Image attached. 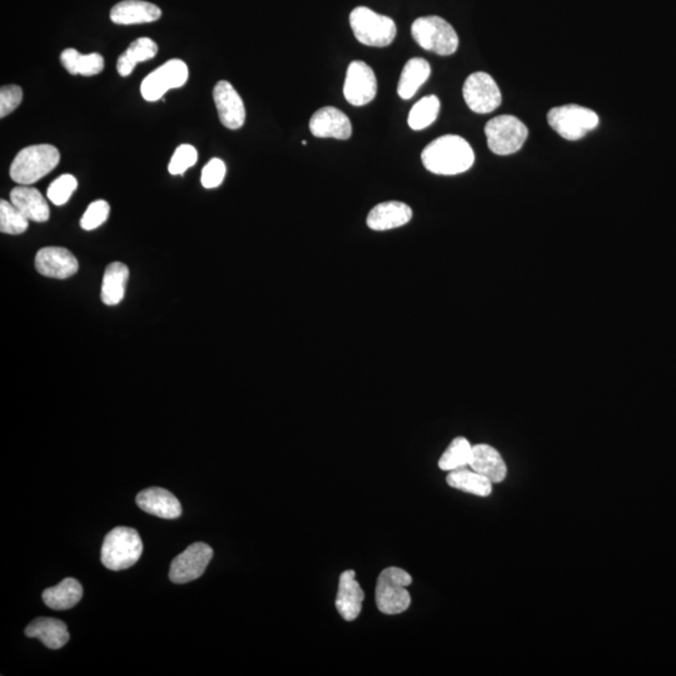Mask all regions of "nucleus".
<instances>
[{
	"label": "nucleus",
	"instance_id": "17",
	"mask_svg": "<svg viewBox=\"0 0 676 676\" xmlns=\"http://www.w3.org/2000/svg\"><path fill=\"white\" fill-rule=\"evenodd\" d=\"M136 501L147 514L167 518V520H173L182 514V507H180L179 498L165 488L150 487L140 491Z\"/></svg>",
	"mask_w": 676,
	"mask_h": 676
},
{
	"label": "nucleus",
	"instance_id": "15",
	"mask_svg": "<svg viewBox=\"0 0 676 676\" xmlns=\"http://www.w3.org/2000/svg\"><path fill=\"white\" fill-rule=\"evenodd\" d=\"M311 133L317 138L346 140L353 135L348 117L334 107H323L310 120Z\"/></svg>",
	"mask_w": 676,
	"mask_h": 676
},
{
	"label": "nucleus",
	"instance_id": "13",
	"mask_svg": "<svg viewBox=\"0 0 676 676\" xmlns=\"http://www.w3.org/2000/svg\"><path fill=\"white\" fill-rule=\"evenodd\" d=\"M36 269L42 276L66 280L78 272L75 254L63 247H45L36 256Z\"/></svg>",
	"mask_w": 676,
	"mask_h": 676
},
{
	"label": "nucleus",
	"instance_id": "31",
	"mask_svg": "<svg viewBox=\"0 0 676 676\" xmlns=\"http://www.w3.org/2000/svg\"><path fill=\"white\" fill-rule=\"evenodd\" d=\"M29 220L20 212L12 202L0 200V230L2 233L16 234L25 233L28 230Z\"/></svg>",
	"mask_w": 676,
	"mask_h": 676
},
{
	"label": "nucleus",
	"instance_id": "4",
	"mask_svg": "<svg viewBox=\"0 0 676 676\" xmlns=\"http://www.w3.org/2000/svg\"><path fill=\"white\" fill-rule=\"evenodd\" d=\"M413 578L407 571L398 568H387L381 572L376 585V605L378 610L386 615H397L406 611L411 605L407 588Z\"/></svg>",
	"mask_w": 676,
	"mask_h": 676
},
{
	"label": "nucleus",
	"instance_id": "6",
	"mask_svg": "<svg viewBox=\"0 0 676 676\" xmlns=\"http://www.w3.org/2000/svg\"><path fill=\"white\" fill-rule=\"evenodd\" d=\"M350 25L358 42L368 46H387L397 35L396 23L367 6H357L350 15Z\"/></svg>",
	"mask_w": 676,
	"mask_h": 676
},
{
	"label": "nucleus",
	"instance_id": "21",
	"mask_svg": "<svg viewBox=\"0 0 676 676\" xmlns=\"http://www.w3.org/2000/svg\"><path fill=\"white\" fill-rule=\"evenodd\" d=\"M10 202L15 204L26 219L35 222H46L50 210L48 203L38 189L28 186L15 187L10 192Z\"/></svg>",
	"mask_w": 676,
	"mask_h": 676
},
{
	"label": "nucleus",
	"instance_id": "18",
	"mask_svg": "<svg viewBox=\"0 0 676 676\" xmlns=\"http://www.w3.org/2000/svg\"><path fill=\"white\" fill-rule=\"evenodd\" d=\"M413 210L406 203L391 200L374 206L367 216V226L374 230L398 229L410 222Z\"/></svg>",
	"mask_w": 676,
	"mask_h": 676
},
{
	"label": "nucleus",
	"instance_id": "19",
	"mask_svg": "<svg viewBox=\"0 0 676 676\" xmlns=\"http://www.w3.org/2000/svg\"><path fill=\"white\" fill-rule=\"evenodd\" d=\"M162 10L143 0H123L110 10V20L119 26L145 25L159 20Z\"/></svg>",
	"mask_w": 676,
	"mask_h": 676
},
{
	"label": "nucleus",
	"instance_id": "9",
	"mask_svg": "<svg viewBox=\"0 0 676 676\" xmlns=\"http://www.w3.org/2000/svg\"><path fill=\"white\" fill-rule=\"evenodd\" d=\"M189 80V67L180 59H170L147 76L140 86L143 98L149 102L162 99L170 89L180 88Z\"/></svg>",
	"mask_w": 676,
	"mask_h": 676
},
{
	"label": "nucleus",
	"instance_id": "25",
	"mask_svg": "<svg viewBox=\"0 0 676 676\" xmlns=\"http://www.w3.org/2000/svg\"><path fill=\"white\" fill-rule=\"evenodd\" d=\"M83 598V587L76 579H65L55 588L46 589L43 600L53 610H68L75 608Z\"/></svg>",
	"mask_w": 676,
	"mask_h": 676
},
{
	"label": "nucleus",
	"instance_id": "1",
	"mask_svg": "<svg viewBox=\"0 0 676 676\" xmlns=\"http://www.w3.org/2000/svg\"><path fill=\"white\" fill-rule=\"evenodd\" d=\"M421 160L428 172L456 176L474 166L475 153L473 147L463 137L446 135L427 145Z\"/></svg>",
	"mask_w": 676,
	"mask_h": 676
},
{
	"label": "nucleus",
	"instance_id": "7",
	"mask_svg": "<svg viewBox=\"0 0 676 676\" xmlns=\"http://www.w3.org/2000/svg\"><path fill=\"white\" fill-rule=\"evenodd\" d=\"M485 135L491 152L497 156H510L518 152L527 142L528 129L517 117L503 115L488 120Z\"/></svg>",
	"mask_w": 676,
	"mask_h": 676
},
{
	"label": "nucleus",
	"instance_id": "29",
	"mask_svg": "<svg viewBox=\"0 0 676 676\" xmlns=\"http://www.w3.org/2000/svg\"><path fill=\"white\" fill-rule=\"evenodd\" d=\"M473 447L467 438H455L440 457L438 467L444 471H455L468 466L473 456Z\"/></svg>",
	"mask_w": 676,
	"mask_h": 676
},
{
	"label": "nucleus",
	"instance_id": "28",
	"mask_svg": "<svg viewBox=\"0 0 676 676\" xmlns=\"http://www.w3.org/2000/svg\"><path fill=\"white\" fill-rule=\"evenodd\" d=\"M62 65L72 76H96L105 69V59L98 53L80 55L78 50L69 48L60 56Z\"/></svg>",
	"mask_w": 676,
	"mask_h": 676
},
{
	"label": "nucleus",
	"instance_id": "23",
	"mask_svg": "<svg viewBox=\"0 0 676 676\" xmlns=\"http://www.w3.org/2000/svg\"><path fill=\"white\" fill-rule=\"evenodd\" d=\"M128 279L129 270L126 264L110 263L103 276L102 291H100L102 302L107 306H117L122 302Z\"/></svg>",
	"mask_w": 676,
	"mask_h": 676
},
{
	"label": "nucleus",
	"instance_id": "3",
	"mask_svg": "<svg viewBox=\"0 0 676 676\" xmlns=\"http://www.w3.org/2000/svg\"><path fill=\"white\" fill-rule=\"evenodd\" d=\"M142 552V540L135 528L116 527L103 542L102 564L112 571L126 570L139 560Z\"/></svg>",
	"mask_w": 676,
	"mask_h": 676
},
{
	"label": "nucleus",
	"instance_id": "27",
	"mask_svg": "<svg viewBox=\"0 0 676 676\" xmlns=\"http://www.w3.org/2000/svg\"><path fill=\"white\" fill-rule=\"evenodd\" d=\"M446 483L448 487L457 488L464 493L476 495V497H487L493 493V483L474 470L450 471L447 475Z\"/></svg>",
	"mask_w": 676,
	"mask_h": 676
},
{
	"label": "nucleus",
	"instance_id": "32",
	"mask_svg": "<svg viewBox=\"0 0 676 676\" xmlns=\"http://www.w3.org/2000/svg\"><path fill=\"white\" fill-rule=\"evenodd\" d=\"M78 187V180L72 174H62L56 180L50 183L46 197L56 206H63L68 202L72 194Z\"/></svg>",
	"mask_w": 676,
	"mask_h": 676
},
{
	"label": "nucleus",
	"instance_id": "20",
	"mask_svg": "<svg viewBox=\"0 0 676 676\" xmlns=\"http://www.w3.org/2000/svg\"><path fill=\"white\" fill-rule=\"evenodd\" d=\"M471 470L483 475L493 484L503 483L507 475V464L500 453L490 445L480 444L473 447Z\"/></svg>",
	"mask_w": 676,
	"mask_h": 676
},
{
	"label": "nucleus",
	"instance_id": "8",
	"mask_svg": "<svg viewBox=\"0 0 676 676\" xmlns=\"http://www.w3.org/2000/svg\"><path fill=\"white\" fill-rule=\"evenodd\" d=\"M599 116L594 110L578 105L555 107L548 115L551 128L568 140L584 138L599 126Z\"/></svg>",
	"mask_w": 676,
	"mask_h": 676
},
{
	"label": "nucleus",
	"instance_id": "2",
	"mask_svg": "<svg viewBox=\"0 0 676 676\" xmlns=\"http://www.w3.org/2000/svg\"><path fill=\"white\" fill-rule=\"evenodd\" d=\"M59 150L52 145L29 146L20 150L10 166V179L20 186L38 182L58 166Z\"/></svg>",
	"mask_w": 676,
	"mask_h": 676
},
{
	"label": "nucleus",
	"instance_id": "36",
	"mask_svg": "<svg viewBox=\"0 0 676 676\" xmlns=\"http://www.w3.org/2000/svg\"><path fill=\"white\" fill-rule=\"evenodd\" d=\"M23 100V90L19 86H5L0 89V118H5L18 108Z\"/></svg>",
	"mask_w": 676,
	"mask_h": 676
},
{
	"label": "nucleus",
	"instance_id": "11",
	"mask_svg": "<svg viewBox=\"0 0 676 676\" xmlns=\"http://www.w3.org/2000/svg\"><path fill=\"white\" fill-rule=\"evenodd\" d=\"M213 550L204 542H196L179 555L170 565L169 579L174 584H187L202 577L212 560Z\"/></svg>",
	"mask_w": 676,
	"mask_h": 676
},
{
	"label": "nucleus",
	"instance_id": "22",
	"mask_svg": "<svg viewBox=\"0 0 676 676\" xmlns=\"http://www.w3.org/2000/svg\"><path fill=\"white\" fill-rule=\"evenodd\" d=\"M26 635L29 638H38L46 648L53 650H58L69 641L68 628L58 619H36L26 627Z\"/></svg>",
	"mask_w": 676,
	"mask_h": 676
},
{
	"label": "nucleus",
	"instance_id": "30",
	"mask_svg": "<svg viewBox=\"0 0 676 676\" xmlns=\"http://www.w3.org/2000/svg\"><path fill=\"white\" fill-rule=\"evenodd\" d=\"M440 107V99L436 96L424 97L411 109L408 126L414 130L427 128L437 119Z\"/></svg>",
	"mask_w": 676,
	"mask_h": 676
},
{
	"label": "nucleus",
	"instance_id": "34",
	"mask_svg": "<svg viewBox=\"0 0 676 676\" xmlns=\"http://www.w3.org/2000/svg\"><path fill=\"white\" fill-rule=\"evenodd\" d=\"M199 159V152L190 145H182L176 149L172 159H170L169 170L173 176L183 174L190 167H193Z\"/></svg>",
	"mask_w": 676,
	"mask_h": 676
},
{
	"label": "nucleus",
	"instance_id": "12",
	"mask_svg": "<svg viewBox=\"0 0 676 676\" xmlns=\"http://www.w3.org/2000/svg\"><path fill=\"white\" fill-rule=\"evenodd\" d=\"M343 95L350 105L361 107L373 102L377 95V79L374 69L361 60L348 66Z\"/></svg>",
	"mask_w": 676,
	"mask_h": 676
},
{
	"label": "nucleus",
	"instance_id": "24",
	"mask_svg": "<svg viewBox=\"0 0 676 676\" xmlns=\"http://www.w3.org/2000/svg\"><path fill=\"white\" fill-rule=\"evenodd\" d=\"M431 67L426 59L413 58L408 60L401 73L397 93L401 98L407 100L416 95L417 90L430 78Z\"/></svg>",
	"mask_w": 676,
	"mask_h": 676
},
{
	"label": "nucleus",
	"instance_id": "14",
	"mask_svg": "<svg viewBox=\"0 0 676 676\" xmlns=\"http://www.w3.org/2000/svg\"><path fill=\"white\" fill-rule=\"evenodd\" d=\"M214 105L220 123L229 129H240L246 120V108L237 90L227 80H220L213 89Z\"/></svg>",
	"mask_w": 676,
	"mask_h": 676
},
{
	"label": "nucleus",
	"instance_id": "33",
	"mask_svg": "<svg viewBox=\"0 0 676 676\" xmlns=\"http://www.w3.org/2000/svg\"><path fill=\"white\" fill-rule=\"evenodd\" d=\"M109 212L110 207L108 202L103 200H96V202L89 204L86 213L80 219V227L86 230L98 229L99 226H102L108 220Z\"/></svg>",
	"mask_w": 676,
	"mask_h": 676
},
{
	"label": "nucleus",
	"instance_id": "35",
	"mask_svg": "<svg viewBox=\"0 0 676 676\" xmlns=\"http://www.w3.org/2000/svg\"><path fill=\"white\" fill-rule=\"evenodd\" d=\"M226 165L222 159H210L202 170V177H200V182L204 189H217V187L222 184L224 177H226Z\"/></svg>",
	"mask_w": 676,
	"mask_h": 676
},
{
	"label": "nucleus",
	"instance_id": "5",
	"mask_svg": "<svg viewBox=\"0 0 676 676\" xmlns=\"http://www.w3.org/2000/svg\"><path fill=\"white\" fill-rule=\"evenodd\" d=\"M411 35L421 48L438 56L454 55L458 48L456 30L441 16H421L415 20Z\"/></svg>",
	"mask_w": 676,
	"mask_h": 676
},
{
	"label": "nucleus",
	"instance_id": "26",
	"mask_svg": "<svg viewBox=\"0 0 676 676\" xmlns=\"http://www.w3.org/2000/svg\"><path fill=\"white\" fill-rule=\"evenodd\" d=\"M157 53H159V46L155 40L146 38V36L135 40L117 62L119 76L128 77L138 63L155 58Z\"/></svg>",
	"mask_w": 676,
	"mask_h": 676
},
{
	"label": "nucleus",
	"instance_id": "10",
	"mask_svg": "<svg viewBox=\"0 0 676 676\" xmlns=\"http://www.w3.org/2000/svg\"><path fill=\"white\" fill-rule=\"evenodd\" d=\"M465 102L477 115L494 112L503 102L497 83L487 73L476 72L468 76L463 88Z\"/></svg>",
	"mask_w": 676,
	"mask_h": 676
},
{
	"label": "nucleus",
	"instance_id": "16",
	"mask_svg": "<svg viewBox=\"0 0 676 676\" xmlns=\"http://www.w3.org/2000/svg\"><path fill=\"white\" fill-rule=\"evenodd\" d=\"M364 592L356 580L353 570H346L341 574L338 582L336 609L341 617L346 621L356 620L363 610Z\"/></svg>",
	"mask_w": 676,
	"mask_h": 676
}]
</instances>
